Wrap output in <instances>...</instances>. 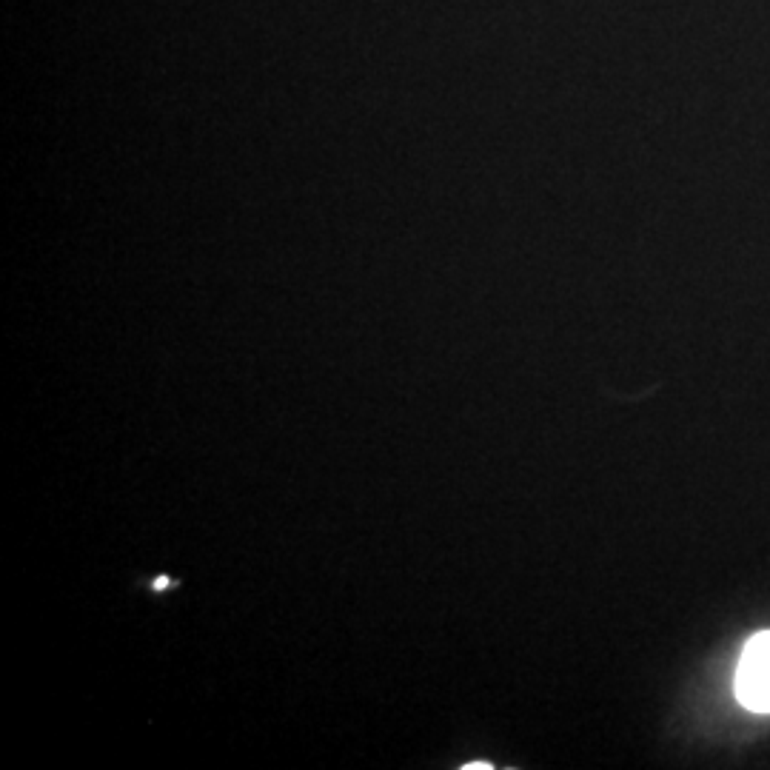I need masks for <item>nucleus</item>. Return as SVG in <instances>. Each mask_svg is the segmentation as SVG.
Here are the masks:
<instances>
[{"mask_svg": "<svg viewBox=\"0 0 770 770\" xmlns=\"http://www.w3.org/2000/svg\"><path fill=\"white\" fill-rule=\"evenodd\" d=\"M736 696L756 713H770V631L756 634L736 671Z\"/></svg>", "mask_w": 770, "mask_h": 770, "instance_id": "1", "label": "nucleus"}]
</instances>
